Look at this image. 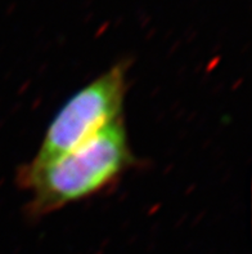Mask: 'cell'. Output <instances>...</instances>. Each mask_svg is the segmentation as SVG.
<instances>
[{"instance_id": "obj_2", "label": "cell", "mask_w": 252, "mask_h": 254, "mask_svg": "<svg viewBox=\"0 0 252 254\" xmlns=\"http://www.w3.org/2000/svg\"><path fill=\"white\" fill-rule=\"evenodd\" d=\"M129 68L128 62H118L72 94L48 126L31 163L54 160L121 119Z\"/></svg>"}, {"instance_id": "obj_1", "label": "cell", "mask_w": 252, "mask_h": 254, "mask_svg": "<svg viewBox=\"0 0 252 254\" xmlns=\"http://www.w3.org/2000/svg\"><path fill=\"white\" fill-rule=\"evenodd\" d=\"M134 165L137 158L121 118L54 160L26 163L17 172L16 180L30 193L27 214L40 218L105 191Z\"/></svg>"}]
</instances>
